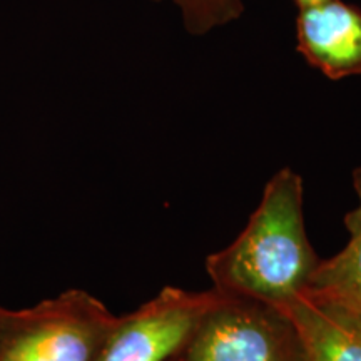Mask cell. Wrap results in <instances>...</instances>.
Segmentation results:
<instances>
[{
  "label": "cell",
  "instance_id": "obj_5",
  "mask_svg": "<svg viewBox=\"0 0 361 361\" xmlns=\"http://www.w3.org/2000/svg\"><path fill=\"white\" fill-rule=\"evenodd\" d=\"M296 51L331 80L361 75V8L343 0L300 8Z\"/></svg>",
  "mask_w": 361,
  "mask_h": 361
},
{
  "label": "cell",
  "instance_id": "obj_9",
  "mask_svg": "<svg viewBox=\"0 0 361 361\" xmlns=\"http://www.w3.org/2000/svg\"><path fill=\"white\" fill-rule=\"evenodd\" d=\"M322 2H326V0H295V4H296L298 8L316 6V4H322Z\"/></svg>",
  "mask_w": 361,
  "mask_h": 361
},
{
  "label": "cell",
  "instance_id": "obj_2",
  "mask_svg": "<svg viewBox=\"0 0 361 361\" xmlns=\"http://www.w3.org/2000/svg\"><path fill=\"white\" fill-rule=\"evenodd\" d=\"M116 319L78 288L30 308L0 306V361H94Z\"/></svg>",
  "mask_w": 361,
  "mask_h": 361
},
{
  "label": "cell",
  "instance_id": "obj_3",
  "mask_svg": "<svg viewBox=\"0 0 361 361\" xmlns=\"http://www.w3.org/2000/svg\"><path fill=\"white\" fill-rule=\"evenodd\" d=\"M226 295L166 286L154 298L117 316L94 361H174L180 358L204 316Z\"/></svg>",
  "mask_w": 361,
  "mask_h": 361
},
{
  "label": "cell",
  "instance_id": "obj_7",
  "mask_svg": "<svg viewBox=\"0 0 361 361\" xmlns=\"http://www.w3.org/2000/svg\"><path fill=\"white\" fill-rule=\"evenodd\" d=\"M351 183L358 206L345 214L348 243L335 256L319 261L305 295L361 313V164L351 173Z\"/></svg>",
  "mask_w": 361,
  "mask_h": 361
},
{
  "label": "cell",
  "instance_id": "obj_6",
  "mask_svg": "<svg viewBox=\"0 0 361 361\" xmlns=\"http://www.w3.org/2000/svg\"><path fill=\"white\" fill-rule=\"evenodd\" d=\"M276 311L295 328L303 361H361V313L301 295Z\"/></svg>",
  "mask_w": 361,
  "mask_h": 361
},
{
  "label": "cell",
  "instance_id": "obj_1",
  "mask_svg": "<svg viewBox=\"0 0 361 361\" xmlns=\"http://www.w3.org/2000/svg\"><path fill=\"white\" fill-rule=\"evenodd\" d=\"M303 178L281 168L231 245L206 258L213 288L278 310L308 290L319 258L305 226Z\"/></svg>",
  "mask_w": 361,
  "mask_h": 361
},
{
  "label": "cell",
  "instance_id": "obj_4",
  "mask_svg": "<svg viewBox=\"0 0 361 361\" xmlns=\"http://www.w3.org/2000/svg\"><path fill=\"white\" fill-rule=\"evenodd\" d=\"M179 361H303V355L286 316L226 296L204 316Z\"/></svg>",
  "mask_w": 361,
  "mask_h": 361
},
{
  "label": "cell",
  "instance_id": "obj_8",
  "mask_svg": "<svg viewBox=\"0 0 361 361\" xmlns=\"http://www.w3.org/2000/svg\"><path fill=\"white\" fill-rule=\"evenodd\" d=\"M159 2V0H154ZM180 8L188 32L202 35L216 27L239 19L245 12L243 0H173Z\"/></svg>",
  "mask_w": 361,
  "mask_h": 361
}]
</instances>
